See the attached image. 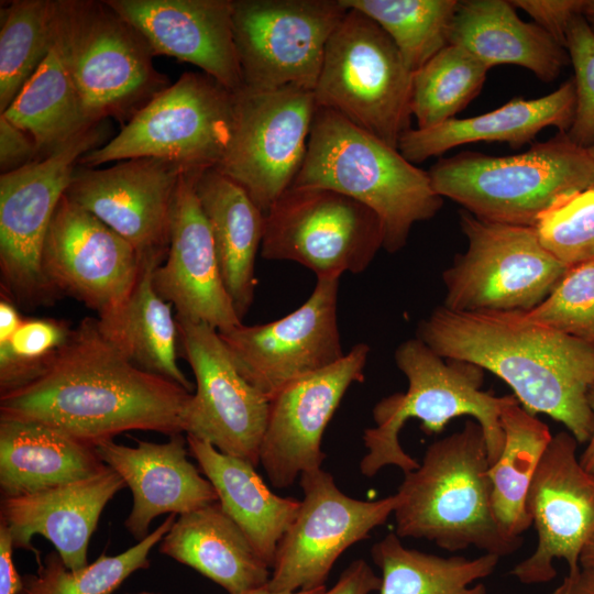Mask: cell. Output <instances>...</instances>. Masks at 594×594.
I'll return each mask as SVG.
<instances>
[{
    "label": "cell",
    "instance_id": "6da1fadb",
    "mask_svg": "<svg viewBox=\"0 0 594 594\" xmlns=\"http://www.w3.org/2000/svg\"><path fill=\"white\" fill-rule=\"evenodd\" d=\"M190 392L131 362L84 319L45 371L0 396V418L43 424L96 447L131 430L184 432Z\"/></svg>",
    "mask_w": 594,
    "mask_h": 594
},
{
    "label": "cell",
    "instance_id": "7a4b0ae2",
    "mask_svg": "<svg viewBox=\"0 0 594 594\" xmlns=\"http://www.w3.org/2000/svg\"><path fill=\"white\" fill-rule=\"evenodd\" d=\"M417 338L446 360L492 372L527 411L563 424L578 443L590 440L594 346L530 321L521 311L461 312L444 306L419 322Z\"/></svg>",
    "mask_w": 594,
    "mask_h": 594
},
{
    "label": "cell",
    "instance_id": "3957f363",
    "mask_svg": "<svg viewBox=\"0 0 594 594\" xmlns=\"http://www.w3.org/2000/svg\"><path fill=\"white\" fill-rule=\"evenodd\" d=\"M485 435L472 419L431 443L396 493V535L433 541L450 552L475 547L505 557L522 544L498 526L492 509Z\"/></svg>",
    "mask_w": 594,
    "mask_h": 594
},
{
    "label": "cell",
    "instance_id": "277c9868",
    "mask_svg": "<svg viewBox=\"0 0 594 594\" xmlns=\"http://www.w3.org/2000/svg\"><path fill=\"white\" fill-rule=\"evenodd\" d=\"M290 187L328 188L365 205L381 219L383 249L389 253L404 248L413 226L433 218L443 205L428 172L322 107H317L306 157Z\"/></svg>",
    "mask_w": 594,
    "mask_h": 594
},
{
    "label": "cell",
    "instance_id": "5b68a950",
    "mask_svg": "<svg viewBox=\"0 0 594 594\" xmlns=\"http://www.w3.org/2000/svg\"><path fill=\"white\" fill-rule=\"evenodd\" d=\"M395 362L406 376L408 388L375 405V426L365 429L363 435L367 452L360 462L361 473L372 477L383 468L395 465L405 474L419 466L399 442V432L411 418L420 420L421 429L431 435L441 432L453 418L472 417L485 435L492 465L504 444L502 410L516 397L483 391L481 367L446 361L419 338L404 341L395 351Z\"/></svg>",
    "mask_w": 594,
    "mask_h": 594
},
{
    "label": "cell",
    "instance_id": "8992f818",
    "mask_svg": "<svg viewBox=\"0 0 594 594\" xmlns=\"http://www.w3.org/2000/svg\"><path fill=\"white\" fill-rule=\"evenodd\" d=\"M433 190L473 216L532 227L559 198L594 184L587 148L560 132L524 153L492 156L463 151L440 158L428 172Z\"/></svg>",
    "mask_w": 594,
    "mask_h": 594
},
{
    "label": "cell",
    "instance_id": "52a82bcc",
    "mask_svg": "<svg viewBox=\"0 0 594 594\" xmlns=\"http://www.w3.org/2000/svg\"><path fill=\"white\" fill-rule=\"evenodd\" d=\"M54 46L92 122L124 127L169 86L144 37L105 0H56Z\"/></svg>",
    "mask_w": 594,
    "mask_h": 594
},
{
    "label": "cell",
    "instance_id": "ba28073f",
    "mask_svg": "<svg viewBox=\"0 0 594 594\" xmlns=\"http://www.w3.org/2000/svg\"><path fill=\"white\" fill-rule=\"evenodd\" d=\"M411 84L413 73L387 33L349 8L327 43L314 95L317 107L398 148L410 129Z\"/></svg>",
    "mask_w": 594,
    "mask_h": 594
},
{
    "label": "cell",
    "instance_id": "9c48e42d",
    "mask_svg": "<svg viewBox=\"0 0 594 594\" xmlns=\"http://www.w3.org/2000/svg\"><path fill=\"white\" fill-rule=\"evenodd\" d=\"M233 112V91L205 73L186 72L78 165L150 157L188 169L216 168L230 143Z\"/></svg>",
    "mask_w": 594,
    "mask_h": 594
},
{
    "label": "cell",
    "instance_id": "30bf717a",
    "mask_svg": "<svg viewBox=\"0 0 594 594\" xmlns=\"http://www.w3.org/2000/svg\"><path fill=\"white\" fill-rule=\"evenodd\" d=\"M468 248L442 274L443 306L461 312L528 311L556 287L568 267L540 243L532 227L480 219L460 211Z\"/></svg>",
    "mask_w": 594,
    "mask_h": 594
},
{
    "label": "cell",
    "instance_id": "8fae6325",
    "mask_svg": "<svg viewBox=\"0 0 594 594\" xmlns=\"http://www.w3.org/2000/svg\"><path fill=\"white\" fill-rule=\"evenodd\" d=\"M383 243L382 221L365 205L328 188L289 187L266 213L261 253L340 278L365 271Z\"/></svg>",
    "mask_w": 594,
    "mask_h": 594
},
{
    "label": "cell",
    "instance_id": "7c38bea8",
    "mask_svg": "<svg viewBox=\"0 0 594 594\" xmlns=\"http://www.w3.org/2000/svg\"><path fill=\"white\" fill-rule=\"evenodd\" d=\"M348 10L341 0H232L243 87L314 91L327 43Z\"/></svg>",
    "mask_w": 594,
    "mask_h": 594
},
{
    "label": "cell",
    "instance_id": "4fadbf2b",
    "mask_svg": "<svg viewBox=\"0 0 594 594\" xmlns=\"http://www.w3.org/2000/svg\"><path fill=\"white\" fill-rule=\"evenodd\" d=\"M108 134L107 120L98 122L48 156L0 175V267L18 299L40 301L53 292L42 265L52 218L80 157L107 143Z\"/></svg>",
    "mask_w": 594,
    "mask_h": 594
},
{
    "label": "cell",
    "instance_id": "5bb4252c",
    "mask_svg": "<svg viewBox=\"0 0 594 594\" xmlns=\"http://www.w3.org/2000/svg\"><path fill=\"white\" fill-rule=\"evenodd\" d=\"M316 110L314 91L297 87L235 91L230 143L216 169L266 215L304 164Z\"/></svg>",
    "mask_w": 594,
    "mask_h": 594
},
{
    "label": "cell",
    "instance_id": "9a60e30c",
    "mask_svg": "<svg viewBox=\"0 0 594 594\" xmlns=\"http://www.w3.org/2000/svg\"><path fill=\"white\" fill-rule=\"evenodd\" d=\"M302 499L282 537L266 587L295 593L324 587L337 559L386 522L397 505L396 494L361 501L338 488L322 468L300 474Z\"/></svg>",
    "mask_w": 594,
    "mask_h": 594
},
{
    "label": "cell",
    "instance_id": "2e32d148",
    "mask_svg": "<svg viewBox=\"0 0 594 594\" xmlns=\"http://www.w3.org/2000/svg\"><path fill=\"white\" fill-rule=\"evenodd\" d=\"M176 322L184 356L196 380V393L185 410L184 432L258 465L270 399L240 374L215 328L179 317Z\"/></svg>",
    "mask_w": 594,
    "mask_h": 594
},
{
    "label": "cell",
    "instance_id": "e0dca14e",
    "mask_svg": "<svg viewBox=\"0 0 594 594\" xmlns=\"http://www.w3.org/2000/svg\"><path fill=\"white\" fill-rule=\"evenodd\" d=\"M339 280L317 278L309 298L280 319L218 331L240 374L268 399L344 356L337 317Z\"/></svg>",
    "mask_w": 594,
    "mask_h": 594
},
{
    "label": "cell",
    "instance_id": "ac0fdd59",
    "mask_svg": "<svg viewBox=\"0 0 594 594\" xmlns=\"http://www.w3.org/2000/svg\"><path fill=\"white\" fill-rule=\"evenodd\" d=\"M576 447L569 431L553 436L531 481L526 509L538 543L510 571L522 584L553 580L556 559L566 562L569 573L576 572L581 552L594 532V475L582 466Z\"/></svg>",
    "mask_w": 594,
    "mask_h": 594
},
{
    "label": "cell",
    "instance_id": "d6986e66",
    "mask_svg": "<svg viewBox=\"0 0 594 594\" xmlns=\"http://www.w3.org/2000/svg\"><path fill=\"white\" fill-rule=\"evenodd\" d=\"M143 258L96 216L62 197L52 218L42 265L51 288L65 292L102 316L133 290Z\"/></svg>",
    "mask_w": 594,
    "mask_h": 594
},
{
    "label": "cell",
    "instance_id": "ffe728a7",
    "mask_svg": "<svg viewBox=\"0 0 594 594\" xmlns=\"http://www.w3.org/2000/svg\"><path fill=\"white\" fill-rule=\"evenodd\" d=\"M370 346L358 343L338 362L306 375L270 398L258 461L276 488L322 468L327 425L349 387L364 380Z\"/></svg>",
    "mask_w": 594,
    "mask_h": 594
},
{
    "label": "cell",
    "instance_id": "44dd1931",
    "mask_svg": "<svg viewBox=\"0 0 594 594\" xmlns=\"http://www.w3.org/2000/svg\"><path fill=\"white\" fill-rule=\"evenodd\" d=\"M185 169L150 157L101 169L77 165L65 196L125 239L142 258L166 257L174 196Z\"/></svg>",
    "mask_w": 594,
    "mask_h": 594
},
{
    "label": "cell",
    "instance_id": "7402d4cb",
    "mask_svg": "<svg viewBox=\"0 0 594 594\" xmlns=\"http://www.w3.org/2000/svg\"><path fill=\"white\" fill-rule=\"evenodd\" d=\"M200 170L185 169L179 177L168 251L153 272V285L175 307L176 317L224 332L243 322L226 289L211 228L195 190Z\"/></svg>",
    "mask_w": 594,
    "mask_h": 594
},
{
    "label": "cell",
    "instance_id": "603a6c76",
    "mask_svg": "<svg viewBox=\"0 0 594 594\" xmlns=\"http://www.w3.org/2000/svg\"><path fill=\"white\" fill-rule=\"evenodd\" d=\"M165 55L199 67L227 89L243 88L232 26V0H105Z\"/></svg>",
    "mask_w": 594,
    "mask_h": 594
},
{
    "label": "cell",
    "instance_id": "cb8c5ba5",
    "mask_svg": "<svg viewBox=\"0 0 594 594\" xmlns=\"http://www.w3.org/2000/svg\"><path fill=\"white\" fill-rule=\"evenodd\" d=\"M135 442L128 447L108 440L96 450L132 492L133 506L124 526L138 542L150 534L157 516L182 515L218 501L213 485L187 459V439L182 433L163 443Z\"/></svg>",
    "mask_w": 594,
    "mask_h": 594
},
{
    "label": "cell",
    "instance_id": "d4e9b609",
    "mask_svg": "<svg viewBox=\"0 0 594 594\" xmlns=\"http://www.w3.org/2000/svg\"><path fill=\"white\" fill-rule=\"evenodd\" d=\"M124 487L123 479L107 466L87 479L2 498L1 521L10 529L14 548L37 552L31 541L40 535L69 570H79L88 564L89 540L102 510Z\"/></svg>",
    "mask_w": 594,
    "mask_h": 594
},
{
    "label": "cell",
    "instance_id": "484cf974",
    "mask_svg": "<svg viewBox=\"0 0 594 594\" xmlns=\"http://www.w3.org/2000/svg\"><path fill=\"white\" fill-rule=\"evenodd\" d=\"M576 92L573 78L536 99L515 98L481 116L450 119L428 129L407 130L398 151L413 164L439 156L473 142H505L513 148L530 143L548 127L568 132L574 118Z\"/></svg>",
    "mask_w": 594,
    "mask_h": 594
},
{
    "label": "cell",
    "instance_id": "4316f807",
    "mask_svg": "<svg viewBox=\"0 0 594 594\" xmlns=\"http://www.w3.org/2000/svg\"><path fill=\"white\" fill-rule=\"evenodd\" d=\"M507 0H462L452 22L450 44L488 69L521 66L544 82L558 78L570 61L564 46L535 22H525Z\"/></svg>",
    "mask_w": 594,
    "mask_h": 594
},
{
    "label": "cell",
    "instance_id": "83f0119b",
    "mask_svg": "<svg viewBox=\"0 0 594 594\" xmlns=\"http://www.w3.org/2000/svg\"><path fill=\"white\" fill-rule=\"evenodd\" d=\"M158 549L229 594L263 587L271 578V568L218 501L179 515Z\"/></svg>",
    "mask_w": 594,
    "mask_h": 594
},
{
    "label": "cell",
    "instance_id": "f1b7e54d",
    "mask_svg": "<svg viewBox=\"0 0 594 594\" xmlns=\"http://www.w3.org/2000/svg\"><path fill=\"white\" fill-rule=\"evenodd\" d=\"M195 190L211 228L226 289L243 319L254 300L255 258L266 215L240 185L216 168L197 174Z\"/></svg>",
    "mask_w": 594,
    "mask_h": 594
},
{
    "label": "cell",
    "instance_id": "f546056e",
    "mask_svg": "<svg viewBox=\"0 0 594 594\" xmlns=\"http://www.w3.org/2000/svg\"><path fill=\"white\" fill-rule=\"evenodd\" d=\"M190 454L213 485L218 502L271 568L278 543L300 501L274 494L250 462L222 453L211 443L186 436Z\"/></svg>",
    "mask_w": 594,
    "mask_h": 594
},
{
    "label": "cell",
    "instance_id": "4dcf8cb0",
    "mask_svg": "<svg viewBox=\"0 0 594 594\" xmlns=\"http://www.w3.org/2000/svg\"><path fill=\"white\" fill-rule=\"evenodd\" d=\"M107 466L96 447L43 424L0 418L2 498L87 479Z\"/></svg>",
    "mask_w": 594,
    "mask_h": 594
},
{
    "label": "cell",
    "instance_id": "1f68e13d",
    "mask_svg": "<svg viewBox=\"0 0 594 594\" xmlns=\"http://www.w3.org/2000/svg\"><path fill=\"white\" fill-rule=\"evenodd\" d=\"M165 257L143 258L138 282L117 309L98 316L101 333L139 367L173 381L188 392L194 385L177 364L178 328L172 305L153 285V272Z\"/></svg>",
    "mask_w": 594,
    "mask_h": 594
},
{
    "label": "cell",
    "instance_id": "d6a6232c",
    "mask_svg": "<svg viewBox=\"0 0 594 594\" xmlns=\"http://www.w3.org/2000/svg\"><path fill=\"white\" fill-rule=\"evenodd\" d=\"M504 444L488 468L492 509L499 528L509 537H521L532 525L526 498L534 475L552 435L536 415L515 398L501 414Z\"/></svg>",
    "mask_w": 594,
    "mask_h": 594
},
{
    "label": "cell",
    "instance_id": "836d02e7",
    "mask_svg": "<svg viewBox=\"0 0 594 594\" xmlns=\"http://www.w3.org/2000/svg\"><path fill=\"white\" fill-rule=\"evenodd\" d=\"M0 116L33 138L42 158L98 123L87 116L54 45L13 102Z\"/></svg>",
    "mask_w": 594,
    "mask_h": 594
},
{
    "label": "cell",
    "instance_id": "e575fe53",
    "mask_svg": "<svg viewBox=\"0 0 594 594\" xmlns=\"http://www.w3.org/2000/svg\"><path fill=\"white\" fill-rule=\"evenodd\" d=\"M371 557L382 572L380 594H487L484 584H472L490 576L499 561L491 553L443 558L408 549L393 532L372 547Z\"/></svg>",
    "mask_w": 594,
    "mask_h": 594
},
{
    "label": "cell",
    "instance_id": "d590c367",
    "mask_svg": "<svg viewBox=\"0 0 594 594\" xmlns=\"http://www.w3.org/2000/svg\"><path fill=\"white\" fill-rule=\"evenodd\" d=\"M375 21L414 73L450 44L459 0H341Z\"/></svg>",
    "mask_w": 594,
    "mask_h": 594
},
{
    "label": "cell",
    "instance_id": "8d00e7d4",
    "mask_svg": "<svg viewBox=\"0 0 594 594\" xmlns=\"http://www.w3.org/2000/svg\"><path fill=\"white\" fill-rule=\"evenodd\" d=\"M56 0L1 6L0 113L13 102L54 45Z\"/></svg>",
    "mask_w": 594,
    "mask_h": 594
},
{
    "label": "cell",
    "instance_id": "74e56055",
    "mask_svg": "<svg viewBox=\"0 0 594 594\" xmlns=\"http://www.w3.org/2000/svg\"><path fill=\"white\" fill-rule=\"evenodd\" d=\"M488 68L468 51L449 44L413 73L411 114L428 129L462 111L484 86Z\"/></svg>",
    "mask_w": 594,
    "mask_h": 594
},
{
    "label": "cell",
    "instance_id": "f35d334b",
    "mask_svg": "<svg viewBox=\"0 0 594 594\" xmlns=\"http://www.w3.org/2000/svg\"><path fill=\"white\" fill-rule=\"evenodd\" d=\"M176 514L169 516L143 540L116 554H101L79 570H69L57 551L38 563L37 574L23 578L25 594H112L134 572L150 566L148 554L169 531Z\"/></svg>",
    "mask_w": 594,
    "mask_h": 594
},
{
    "label": "cell",
    "instance_id": "ab89813d",
    "mask_svg": "<svg viewBox=\"0 0 594 594\" xmlns=\"http://www.w3.org/2000/svg\"><path fill=\"white\" fill-rule=\"evenodd\" d=\"M541 245L565 267L594 260V184L565 195L532 226Z\"/></svg>",
    "mask_w": 594,
    "mask_h": 594
},
{
    "label": "cell",
    "instance_id": "60d3db41",
    "mask_svg": "<svg viewBox=\"0 0 594 594\" xmlns=\"http://www.w3.org/2000/svg\"><path fill=\"white\" fill-rule=\"evenodd\" d=\"M70 333L67 323L57 319H23L11 337L0 340V395L38 377Z\"/></svg>",
    "mask_w": 594,
    "mask_h": 594
},
{
    "label": "cell",
    "instance_id": "b9f144b4",
    "mask_svg": "<svg viewBox=\"0 0 594 594\" xmlns=\"http://www.w3.org/2000/svg\"><path fill=\"white\" fill-rule=\"evenodd\" d=\"M521 312L530 321L594 346V260L569 267L538 306Z\"/></svg>",
    "mask_w": 594,
    "mask_h": 594
},
{
    "label": "cell",
    "instance_id": "7bdbcfd3",
    "mask_svg": "<svg viewBox=\"0 0 594 594\" xmlns=\"http://www.w3.org/2000/svg\"><path fill=\"white\" fill-rule=\"evenodd\" d=\"M565 50L574 68L576 106L573 122L566 132L585 148L594 145V34L583 15L571 23Z\"/></svg>",
    "mask_w": 594,
    "mask_h": 594
},
{
    "label": "cell",
    "instance_id": "ee69618b",
    "mask_svg": "<svg viewBox=\"0 0 594 594\" xmlns=\"http://www.w3.org/2000/svg\"><path fill=\"white\" fill-rule=\"evenodd\" d=\"M587 0H514L512 3L527 12L534 22L565 47L572 21L583 14Z\"/></svg>",
    "mask_w": 594,
    "mask_h": 594
},
{
    "label": "cell",
    "instance_id": "f6af8a7d",
    "mask_svg": "<svg viewBox=\"0 0 594 594\" xmlns=\"http://www.w3.org/2000/svg\"><path fill=\"white\" fill-rule=\"evenodd\" d=\"M33 138L0 116V172L7 174L41 160Z\"/></svg>",
    "mask_w": 594,
    "mask_h": 594
},
{
    "label": "cell",
    "instance_id": "bcb514c9",
    "mask_svg": "<svg viewBox=\"0 0 594 594\" xmlns=\"http://www.w3.org/2000/svg\"><path fill=\"white\" fill-rule=\"evenodd\" d=\"M381 578L363 559L354 560L348 565L337 583L330 588H324L319 594H372L380 591Z\"/></svg>",
    "mask_w": 594,
    "mask_h": 594
},
{
    "label": "cell",
    "instance_id": "7dc6e473",
    "mask_svg": "<svg viewBox=\"0 0 594 594\" xmlns=\"http://www.w3.org/2000/svg\"><path fill=\"white\" fill-rule=\"evenodd\" d=\"M13 549L10 529L0 521V594H20L24 588L23 578L14 564Z\"/></svg>",
    "mask_w": 594,
    "mask_h": 594
},
{
    "label": "cell",
    "instance_id": "c3c4849f",
    "mask_svg": "<svg viewBox=\"0 0 594 594\" xmlns=\"http://www.w3.org/2000/svg\"><path fill=\"white\" fill-rule=\"evenodd\" d=\"M550 594H594V569L569 573Z\"/></svg>",
    "mask_w": 594,
    "mask_h": 594
},
{
    "label": "cell",
    "instance_id": "681fc988",
    "mask_svg": "<svg viewBox=\"0 0 594 594\" xmlns=\"http://www.w3.org/2000/svg\"><path fill=\"white\" fill-rule=\"evenodd\" d=\"M23 319L13 301L2 296L0 300V340L11 337Z\"/></svg>",
    "mask_w": 594,
    "mask_h": 594
},
{
    "label": "cell",
    "instance_id": "f907efd6",
    "mask_svg": "<svg viewBox=\"0 0 594 594\" xmlns=\"http://www.w3.org/2000/svg\"><path fill=\"white\" fill-rule=\"evenodd\" d=\"M587 403L594 419V383L588 388ZM580 462L590 474L594 475V427L587 446L580 457Z\"/></svg>",
    "mask_w": 594,
    "mask_h": 594
},
{
    "label": "cell",
    "instance_id": "816d5d0a",
    "mask_svg": "<svg viewBox=\"0 0 594 594\" xmlns=\"http://www.w3.org/2000/svg\"><path fill=\"white\" fill-rule=\"evenodd\" d=\"M580 566L586 569H594V532L588 538L581 552Z\"/></svg>",
    "mask_w": 594,
    "mask_h": 594
},
{
    "label": "cell",
    "instance_id": "f5cc1de1",
    "mask_svg": "<svg viewBox=\"0 0 594 594\" xmlns=\"http://www.w3.org/2000/svg\"><path fill=\"white\" fill-rule=\"evenodd\" d=\"M324 588H326V586L321 587V588L314 590V591H300V592H295V593H276V592L270 591L265 585L263 587L255 588V590L245 592L243 594H319Z\"/></svg>",
    "mask_w": 594,
    "mask_h": 594
},
{
    "label": "cell",
    "instance_id": "db71d44e",
    "mask_svg": "<svg viewBox=\"0 0 594 594\" xmlns=\"http://www.w3.org/2000/svg\"><path fill=\"white\" fill-rule=\"evenodd\" d=\"M582 15L594 34V0L586 1Z\"/></svg>",
    "mask_w": 594,
    "mask_h": 594
},
{
    "label": "cell",
    "instance_id": "11a10c76",
    "mask_svg": "<svg viewBox=\"0 0 594 594\" xmlns=\"http://www.w3.org/2000/svg\"><path fill=\"white\" fill-rule=\"evenodd\" d=\"M588 154L591 155L592 160L594 161V145L587 148Z\"/></svg>",
    "mask_w": 594,
    "mask_h": 594
},
{
    "label": "cell",
    "instance_id": "9f6ffc18",
    "mask_svg": "<svg viewBox=\"0 0 594 594\" xmlns=\"http://www.w3.org/2000/svg\"><path fill=\"white\" fill-rule=\"evenodd\" d=\"M135 594H155V593H151V592H140V593H135Z\"/></svg>",
    "mask_w": 594,
    "mask_h": 594
},
{
    "label": "cell",
    "instance_id": "6f0895ef",
    "mask_svg": "<svg viewBox=\"0 0 594 594\" xmlns=\"http://www.w3.org/2000/svg\"><path fill=\"white\" fill-rule=\"evenodd\" d=\"M20 594H25V593H24V591H23V592H21Z\"/></svg>",
    "mask_w": 594,
    "mask_h": 594
}]
</instances>
